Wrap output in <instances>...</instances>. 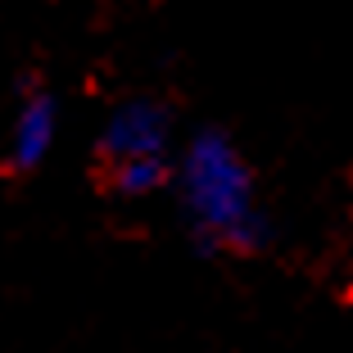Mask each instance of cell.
I'll return each instance as SVG.
<instances>
[{
  "label": "cell",
  "instance_id": "3957f363",
  "mask_svg": "<svg viewBox=\"0 0 353 353\" xmlns=\"http://www.w3.org/2000/svg\"><path fill=\"white\" fill-rule=\"evenodd\" d=\"M54 141V100L50 95H32L19 114V127H14V163L19 168H37L46 159Z\"/></svg>",
  "mask_w": 353,
  "mask_h": 353
},
{
  "label": "cell",
  "instance_id": "7a4b0ae2",
  "mask_svg": "<svg viewBox=\"0 0 353 353\" xmlns=\"http://www.w3.org/2000/svg\"><path fill=\"white\" fill-rule=\"evenodd\" d=\"M168 145V118L150 104H127L123 114L109 118L100 136V159L104 163H123V159H141V154H163Z\"/></svg>",
  "mask_w": 353,
  "mask_h": 353
},
{
  "label": "cell",
  "instance_id": "277c9868",
  "mask_svg": "<svg viewBox=\"0 0 353 353\" xmlns=\"http://www.w3.org/2000/svg\"><path fill=\"white\" fill-rule=\"evenodd\" d=\"M109 168H114V190H118V195H145V190H154V186L168 181L163 154L123 159V163H109Z\"/></svg>",
  "mask_w": 353,
  "mask_h": 353
},
{
  "label": "cell",
  "instance_id": "6da1fadb",
  "mask_svg": "<svg viewBox=\"0 0 353 353\" xmlns=\"http://www.w3.org/2000/svg\"><path fill=\"white\" fill-rule=\"evenodd\" d=\"M181 181H186V204L195 213L199 231H208L222 245H236V250H254L263 240L250 168L240 163L231 141H222L218 132H204L186 154Z\"/></svg>",
  "mask_w": 353,
  "mask_h": 353
}]
</instances>
